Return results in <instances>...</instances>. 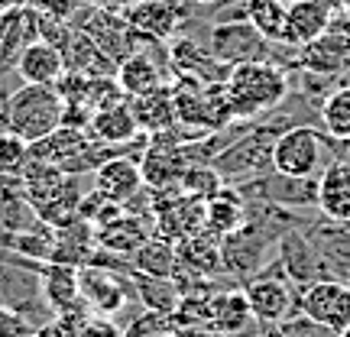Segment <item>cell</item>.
<instances>
[{"instance_id": "816d5d0a", "label": "cell", "mask_w": 350, "mask_h": 337, "mask_svg": "<svg viewBox=\"0 0 350 337\" xmlns=\"http://www.w3.org/2000/svg\"><path fill=\"white\" fill-rule=\"evenodd\" d=\"M13 3H29V0H13Z\"/></svg>"}, {"instance_id": "7dc6e473", "label": "cell", "mask_w": 350, "mask_h": 337, "mask_svg": "<svg viewBox=\"0 0 350 337\" xmlns=\"http://www.w3.org/2000/svg\"><path fill=\"white\" fill-rule=\"evenodd\" d=\"M191 3H195V7H204V10H211L217 0H191Z\"/></svg>"}, {"instance_id": "ba28073f", "label": "cell", "mask_w": 350, "mask_h": 337, "mask_svg": "<svg viewBox=\"0 0 350 337\" xmlns=\"http://www.w3.org/2000/svg\"><path fill=\"white\" fill-rule=\"evenodd\" d=\"M78 286H81V301L88 312L117 318L126 308V301H137L130 273H111L100 266H81L78 269Z\"/></svg>"}, {"instance_id": "9a60e30c", "label": "cell", "mask_w": 350, "mask_h": 337, "mask_svg": "<svg viewBox=\"0 0 350 337\" xmlns=\"http://www.w3.org/2000/svg\"><path fill=\"white\" fill-rule=\"evenodd\" d=\"M318 211L334 224H350V163L334 159L318 175Z\"/></svg>"}, {"instance_id": "e0dca14e", "label": "cell", "mask_w": 350, "mask_h": 337, "mask_svg": "<svg viewBox=\"0 0 350 337\" xmlns=\"http://www.w3.org/2000/svg\"><path fill=\"white\" fill-rule=\"evenodd\" d=\"M91 178H94V188H98L100 195H107L117 204H126L133 195H139L146 188L143 172H139V163L130 159V156H117L111 163H104Z\"/></svg>"}, {"instance_id": "277c9868", "label": "cell", "mask_w": 350, "mask_h": 337, "mask_svg": "<svg viewBox=\"0 0 350 337\" xmlns=\"http://www.w3.org/2000/svg\"><path fill=\"white\" fill-rule=\"evenodd\" d=\"M282 130L286 126H279V124L253 126L247 133H240L234 143H227L224 150L211 159V165L221 172V178H224L227 185H243L250 178H260V175L273 172V146Z\"/></svg>"}, {"instance_id": "44dd1931", "label": "cell", "mask_w": 350, "mask_h": 337, "mask_svg": "<svg viewBox=\"0 0 350 337\" xmlns=\"http://www.w3.org/2000/svg\"><path fill=\"white\" fill-rule=\"evenodd\" d=\"M16 75L23 78L26 85H52L65 75V55L59 49H52L49 42L36 39L33 46H26V52L16 62Z\"/></svg>"}, {"instance_id": "d6a6232c", "label": "cell", "mask_w": 350, "mask_h": 337, "mask_svg": "<svg viewBox=\"0 0 350 337\" xmlns=\"http://www.w3.org/2000/svg\"><path fill=\"white\" fill-rule=\"evenodd\" d=\"M169 318H172V331L175 327H208L211 325V295H182L178 308Z\"/></svg>"}, {"instance_id": "60d3db41", "label": "cell", "mask_w": 350, "mask_h": 337, "mask_svg": "<svg viewBox=\"0 0 350 337\" xmlns=\"http://www.w3.org/2000/svg\"><path fill=\"white\" fill-rule=\"evenodd\" d=\"M172 337H217L211 327H175Z\"/></svg>"}, {"instance_id": "d590c367", "label": "cell", "mask_w": 350, "mask_h": 337, "mask_svg": "<svg viewBox=\"0 0 350 337\" xmlns=\"http://www.w3.org/2000/svg\"><path fill=\"white\" fill-rule=\"evenodd\" d=\"M72 33H75V26L72 23L39 13V39H42V42H49L52 49H59L62 55H65V49H68V42H72Z\"/></svg>"}, {"instance_id": "7c38bea8", "label": "cell", "mask_w": 350, "mask_h": 337, "mask_svg": "<svg viewBox=\"0 0 350 337\" xmlns=\"http://www.w3.org/2000/svg\"><path fill=\"white\" fill-rule=\"evenodd\" d=\"M39 39V10L29 3H13L0 13V72L16 68L26 46Z\"/></svg>"}, {"instance_id": "5b68a950", "label": "cell", "mask_w": 350, "mask_h": 337, "mask_svg": "<svg viewBox=\"0 0 350 337\" xmlns=\"http://www.w3.org/2000/svg\"><path fill=\"white\" fill-rule=\"evenodd\" d=\"M334 163L331 156V137L318 126L295 124L286 126L273 146V172L288 178H318L327 165Z\"/></svg>"}, {"instance_id": "83f0119b", "label": "cell", "mask_w": 350, "mask_h": 337, "mask_svg": "<svg viewBox=\"0 0 350 337\" xmlns=\"http://www.w3.org/2000/svg\"><path fill=\"white\" fill-rule=\"evenodd\" d=\"M130 266L143 275H156V279H172L178 269V256H175V243L152 234L143 247L130 253Z\"/></svg>"}, {"instance_id": "db71d44e", "label": "cell", "mask_w": 350, "mask_h": 337, "mask_svg": "<svg viewBox=\"0 0 350 337\" xmlns=\"http://www.w3.org/2000/svg\"><path fill=\"white\" fill-rule=\"evenodd\" d=\"M347 163H350V159H347Z\"/></svg>"}, {"instance_id": "5bb4252c", "label": "cell", "mask_w": 350, "mask_h": 337, "mask_svg": "<svg viewBox=\"0 0 350 337\" xmlns=\"http://www.w3.org/2000/svg\"><path fill=\"white\" fill-rule=\"evenodd\" d=\"M208 327L217 337H243L253 327H260L250 312L247 292L243 288H217L211 295V325Z\"/></svg>"}, {"instance_id": "7bdbcfd3", "label": "cell", "mask_w": 350, "mask_h": 337, "mask_svg": "<svg viewBox=\"0 0 350 337\" xmlns=\"http://www.w3.org/2000/svg\"><path fill=\"white\" fill-rule=\"evenodd\" d=\"M81 3H85V7H100V10H117V0H81Z\"/></svg>"}, {"instance_id": "7a4b0ae2", "label": "cell", "mask_w": 350, "mask_h": 337, "mask_svg": "<svg viewBox=\"0 0 350 337\" xmlns=\"http://www.w3.org/2000/svg\"><path fill=\"white\" fill-rule=\"evenodd\" d=\"M62 107L65 100L52 85H20L3 104L0 113V130H10L29 146L46 139L62 126Z\"/></svg>"}, {"instance_id": "2e32d148", "label": "cell", "mask_w": 350, "mask_h": 337, "mask_svg": "<svg viewBox=\"0 0 350 337\" xmlns=\"http://www.w3.org/2000/svg\"><path fill=\"white\" fill-rule=\"evenodd\" d=\"M175 256H178V269L195 275H208L217 279L224 275V260H221V240L211 237L208 230L188 234L175 243Z\"/></svg>"}, {"instance_id": "4316f807", "label": "cell", "mask_w": 350, "mask_h": 337, "mask_svg": "<svg viewBox=\"0 0 350 337\" xmlns=\"http://www.w3.org/2000/svg\"><path fill=\"white\" fill-rule=\"evenodd\" d=\"M247 20L266 42L288 46V7L279 0H247ZM292 49V46H288Z\"/></svg>"}, {"instance_id": "9c48e42d", "label": "cell", "mask_w": 350, "mask_h": 337, "mask_svg": "<svg viewBox=\"0 0 350 337\" xmlns=\"http://www.w3.org/2000/svg\"><path fill=\"white\" fill-rule=\"evenodd\" d=\"M299 308L314 325L340 334L350 325V282L340 279H318L314 286L299 292Z\"/></svg>"}, {"instance_id": "603a6c76", "label": "cell", "mask_w": 350, "mask_h": 337, "mask_svg": "<svg viewBox=\"0 0 350 337\" xmlns=\"http://www.w3.org/2000/svg\"><path fill=\"white\" fill-rule=\"evenodd\" d=\"M88 143H91L88 130L59 126V130H55V133H49L46 139L33 143V146H29V156H33V159H39V163L55 165V169H62V172H65V165L72 163V159H78V156L85 152Z\"/></svg>"}, {"instance_id": "f5cc1de1", "label": "cell", "mask_w": 350, "mask_h": 337, "mask_svg": "<svg viewBox=\"0 0 350 337\" xmlns=\"http://www.w3.org/2000/svg\"><path fill=\"white\" fill-rule=\"evenodd\" d=\"M0 113H3V100H0Z\"/></svg>"}, {"instance_id": "f1b7e54d", "label": "cell", "mask_w": 350, "mask_h": 337, "mask_svg": "<svg viewBox=\"0 0 350 337\" xmlns=\"http://www.w3.org/2000/svg\"><path fill=\"white\" fill-rule=\"evenodd\" d=\"M130 282H133V292H137V301L146 308V312H163L172 314L178 308V299L182 292L175 286V279H156V275H143V273H130Z\"/></svg>"}, {"instance_id": "cb8c5ba5", "label": "cell", "mask_w": 350, "mask_h": 337, "mask_svg": "<svg viewBox=\"0 0 350 337\" xmlns=\"http://www.w3.org/2000/svg\"><path fill=\"white\" fill-rule=\"evenodd\" d=\"M42 295L49 301L55 314L81 308V286H78V269L75 266H62V262H46L42 266Z\"/></svg>"}, {"instance_id": "ee69618b", "label": "cell", "mask_w": 350, "mask_h": 337, "mask_svg": "<svg viewBox=\"0 0 350 337\" xmlns=\"http://www.w3.org/2000/svg\"><path fill=\"white\" fill-rule=\"evenodd\" d=\"M256 337H286V331H282L279 325H269V327H260V331H256Z\"/></svg>"}, {"instance_id": "b9f144b4", "label": "cell", "mask_w": 350, "mask_h": 337, "mask_svg": "<svg viewBox=\"0 0 350 337\" xmlns=\"http://www.w3.org/2000/svg\"><path fill=\"white\" fill-rule=\"evenodd\" d=\"M327 10H331V16H338V13H347V7H350V0H321Z\"/></svg>"}, {"instance_id": "8d00e7d4", "label": "cell", "mask_w": 350, "mask_h": 337, "mask_svg": "<svg viewBox=\"0 0 350 337\" xmlns=\"http://www.w3.org/2000/svg\"><path fill=\"white\" fill-rule=\"evenodd\" d=\"M29 7H36L39 13H46V16H55V20H65V23H72L75 20V13L85 7L81 0H29Z\"/></svg>"}, {"instance_id": "d4e9b609", "label": "cell", "mask_w": 350, "mask_h": 337, "mask_svg": "<svg viewBox=\"0 0 350 337\" xmlns=\"http://www.w3.org/2000/svg\"><path fill=\"white\" fill-rule=\"evenodd\" d=\"M65 72H78V75H88V78H104V75H117V62H113L111 55H104L100 46L88 33L75 29L68 49H65Z\"/></svg>"}, {"instance_id": "52a82bcc", "label": "cell", "mask_w": 350, "mask_h": 337, "mask_svg": "<svg viewBox=\"0 0 350 337\" xmlns=\"http://www.w3.org/2000/svg\"><path fill=\"white\" fill-rule=\"evenodd\" d=\"M243 292H247L250 312L260 327L286 325L288 318H295V314L301 312L299 288L279 273H260L256 279H250V282L243 286Z\"/></svg>"}, {"instance_id": "8992f818", "label": "cell", "mask_w": 350, "mask_h": 337, "mask_svg": "<svg viewBox=\"0 0 350 337\" xmlns=\"http://www.w3.org/2000/svg\"><path fill=\"white\" fill-rule=\"evenodd\" d=\"M269 46L273 42H266L250 20L208 23V52L230 68L243 62H269Z\"/></svg>"}, {"instance_id": "f6af8a7d", "label": "cell", "mask_w": 350, "mask_h": 337, "mask_svg": "<svg viewBox=\"0 0 350 337\" xmlns=\"http://www.w3.org/2000/svg\"><path fill=\"white\" fill-rule=\"evenodd\" d=\"M240 3H247V0H217V3H214L211 10L217 13V10H227V7H240Z\"/></svg>"}, {"instance_id": "3957f363", "label": "cell", "mask_w": 350, "mask_h": 337, "mask_svg": "<svg viewBox=\"0 0 350 337\" xmlns=\"http://www.w3.org/2000/svg\"><path fill=\"white\" fill-rule=\"evenodd\" d=\"M42 266L46 262L0 250V305L20 312L33 327L49 325L55 318L42 295Z\"/></svg>"}, {"instance_id": "30bf717a", "label": "cell", "mask_w": 350, "mask_h": 337, "mask_svg": "<svg viewBox=\"0 0 350 337\" xmlns=\"http://www.w3.org/2000/svg\"><path fill=\"white\" fill-rule=\"evenodd\" d=\"M120 13H124V20L130 23L133 33L169 42L172 36H178L182 23L188 20V3H178V0H139V3L126 7Z\"/></svg>"}, {"instance_id": "f907efd6", "label": "cell", "mask_w": 350, "mask_h": 337, "mask_svg": "<svg viewBox=\"0 0 350 337\" xmlns=\"http://www.w3.org/2000/svg\"><path fill=\"white\" fill-rule=\"evenodd\" d=\"M279 3H286V7H288V3H295V0H279Z\"/></svg>"}, {"instance_id": "ac0fdd59", "label": "cell", "mask_w": 350, "mask_h": 337, "mask_svg": "<svg viewBox=\"0 0 350 337\" xmlns=\"http://www.w3.org/2000/svg\"><path fill=\"white\" fill-rule=\"evenodd\" d=\"M94 237H98L100 250H111V253H120V256H130L137 247H143V243L152 237V221L124 211V214H117L113 221L100 224L98 230H94Z\"/></svg>"}, {"instance_id": "bcb514c9", "label": "cell", "mask_w": 350, "mask_h": 337, "mask_svg": "<svg viewBox=\"0 0 350 337\" xmlns=\"http://www.w3.org/2000/svg\"><path fill=\"white\" fill-rule=\"evenodd\" d=\"M33 337H59V334H55V327H52V321H49V325L36 327V331H33Z\"/></svg>"}, {"instance_id": "74e56055", "label": "cell", "mask_w": 350, "mask_h": 337, "mask_svg": "<svg viewBox=\"0 0 350 337\" xmlns=\"http://www.w3.org/2000/svg\"><path fill=\"white\" fill-rule=\"evenodd\" d=\"M33 331H36V327L29 325L20 312L0 305V337H33Z\"/></svg>"}, {"instance_id": "f35d334b", "label": "cell", "mask_w": 350, "mask_h": 337, "mask_svg": "<svg viewBox=\"0 0 350 337\" xmlns=\"http://www.w3.org/2000/svg\"><path fill=\"white\" fill-rule=\"evenodd\" d=\"M78 337H124V327L117 325L113 318H104V314H91L81 327Z\"/></svg>"}, {"instance_id": "7402d4cb", "label": "cell", "mask_w": 350, "mask_h": 337, "mask_svg": "<svg viewBox=\"0 0 350 337\" xmlns=\"http://www.w3.org/2000/svg\"><path fill=\"white\" fill-rule=\"evenodd\" d=\"M143 130L137 126V117H133V107H130V98L117 100L111 107H100L91 117V126H88V137L100 139V143H130L133 137H139Z\"/></svg>"}, {"instance_id": "8fae6325", "label": "cell", "mask_w": 350, "mask_h": 337, "mask_svg": "<svg viewBox=\"0 0 350 337\" xmlns=\"http://www.w3.org/2000/svg\"><path fill=\"white\" fill-rule=\"evenodd\" d=\"M275 266L282 269V275L299 292L321 279V260H318L312 240H308V234L301 227H292V230H286L279 237V243H275Z\"/></svg>"}, {"instance_id": "f546056e", "label": "cell", "mask_w": 350, "mask_h": 337, "mask_svg": "<svg viewBox=\"0 0 350 337\" xmlns=\"http://www.w3.org/2000/svg\"><path fill=\"white\" fill-rule=\"evenodd\" d=\"M318 113H321V126H325L327 137L338 139V143H350V85L331 87Z\"/></svg>"}, {"instance_id": "4fadbf2b", "label": "cell", "mask_w": 350, "mask_h": 337, "mask_svg": "<svg viewBox=\"0 0 350 337\" xmlns=\"http://www.w3.org/2000/svg\"><path fill=\"white\" fill-rule=\"evenodd\" d=\"M191 165L185 143H172L165 137H150V150L139 159V172L146 188H172L182 182L185 169Z\"/></svg>"}, {"instance_id": "836d02e7", "label": "cell", "mask_w": 350, "mask_h": 337, "mask_svg": "<svg viewBox=\"0 0 350 337\" xmlns=\"http://www.w3.org/2000/svg\"><path fill=\"white\" fill-rule=\"evenodd\" d=\"M117 214H124V204H117V201H111L107 195H100L98 188L85 191V195H81V201H78V217H81V221H88V224H94V227L113 221Z\"/></svg>"}, {"instance_id": "d6986e66", "label": "cell", "mask_w": 350, "mask_h": 337, "mask_svg": "<svg viewBox=\"0 0 350 337\" xmlns=\"http://www.w3.org/2000/svg\"><path fill=\"white\" fill-rule=\"evenodd\" d=\"M247 221V198L234 185H224L214 198L204 201V230L211 237H227Z\"/></svg>"}, {"instance_id": "ffe728a7", "label": "cell", "mask_w": 350, "mask_h": 337, "mask_svg": "<svg viewBox=\"0 0 350 337\" xmlns=\"http://www.w3.org/2000/svg\"><path fill=\"white\" fill-rule=\"evenodd\" d=\"M130 107H133V117H137V126L143 133H169L178 126L175 120V104H172V87L163 85L150 91V94H143V98H130Z\"/></svg>"}, {"instance_id": "1f68e13d", "label": "cell", "mask_w": 350, "mask_h": 337, "mask_svg": "<svg viewBox=\"0 0 350 337\" xmlns=\"http://www.w3.org/2000/svg\"><path fill=\"white\" fill-rule=\"evenodd\" d=\"M224 185H227V182L221 178V172H217L211 163L188 165L185 175H182V182H178V188H182L185 195H191V198H198V201L214 198V195H217Z\"/></svg>"}, {"instance_id": "6da1fadb", "label": "cell", "mask_w": 350, "mask_h": 337, "mask_svg": "<svg viewBox=\"0 0 350 337\" xmlns=\"http://www.w3.org/2000/svg\"><path fill=\"white\" fill-rule=\"evenodd\" d=\"M224 87L234 120H253L266 111H279L288 100L292 81L275 62H243L230 68Z\"/></svg>"}, {"instance_id": "e575fe53", "label": "cell", "mask_w": 350, "mask_h": 337, "mask_svg": "<svg viewBox=\"0 0 350 337\" xmlns=\"http://www.w3.org/2000/svg\"><path fill=\"white\" fill-rule=\"evenodd\" d=\"M29 165V143L10 130H0V175H23Z\"/></svg>"}, {"instance_id": "c3c4849f", "label": "cell", "mask_w": 350, "mask_h": 337, "mask_svg": "<svg viewBox=\"0 0 350 337\" xmlns=\"http://www.w3.org/2000/svg\"><path fill=\"white\" fill-rule=\"evenodd\" d=\"M338 337H350V325H347V327H344V331H340V334H338Z\"/></svg>"}, {"instance_id": "484cf974", "label": "cell", "mask_w": 350, "mask_h": 337, "mask_svg": "<svg viewBox=\"0 0 350 337\" xmlns=\"http://www.w3.org/2000/svg\"><path fill=\"white\" fill-rule=\"evenodd\" d=\"M327 23H331V10L321 0H295L288 3V46H308L318 36H325Z\"/></svg>"}, {"instance_id": "ab89813d", "label": "cell", "mask_w": 350, "mask_h": 337, "mask_svg": "<svg viewBox=\"0 0 350 337\" xmlns=\"http://www.w3.org/2000/svg\"><path fill=\"white\" fill-rule=\"evenodd\" d=\"M91 117H94V111L88 104H65L62 107V126H72V130H88Z\"/></svg>"}, {"instance_id": "4dcf8cb0", "label": "cell", "mask_w": 350, "mask_h": 337, "mask_svg": "<svg viewBox=\"0 0 350 337\" xmlns=\"http://www.w3.org/2000/svg\"><path fill=\"white\" fill-rule=\"evenodd\" d=\"M39 224H42V217L26 195L0 191V230L3 234H26Z\"/></svg>"}, {"instance_id": "681fc988", "label": "cell", "mask_w": 350, "mask_h": 337, "mask_svg": "<svg viewBox=\"0 0 350 337\" xmlns=\"http://www.w3.org/2000/svg\"><path fill=\"white\" fill-rule=\"evenodd\" d=\"M152 337H172V331H163V334H152Z\"/></svg>"}]
</instances>
